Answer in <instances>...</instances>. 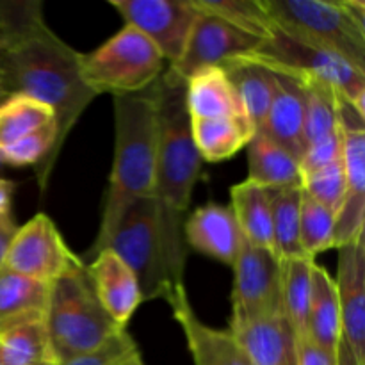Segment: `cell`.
I'll return each instance as SVG.
<instances>
[{
    "instance_id": "31",
    "label": "cell",
    "mask_w": 365,
    "mask_h": 365,
    "mask_svg": "<svg viewBox=\"0 0 365 365\" xmlns=\"http://www.w3.org/2000/svg\"><path fill=\"white\" fill-rule=\"evenodd\" d=\"M46 125H56L53 110L48 106L31 96L11 95L0 103V148Z\"/></svg>"
},
{
    "instance_id": "19",
    "label": "cell",
    "mask_w": 365,
    "mask_h": 365,
    "mask_svg": "<svg viewBox=\"0 0 365 365\" xmlns=\"http://www.w3.org/2000/svg\"><path fill=\"white\" fill-rule=\"evenodd\" d=\"M187 248L234 266L242 245V235L230 207L207 203L198 207L184 223Z\"/></svg>"
},
{
    "instance_id": "1",
    "label": "cell",
    "mask_w": 365,
    "mask_h": 365,
    "mask_svg": "<svg viewBox=\"0 0 365 365\" xmlns=\"http://www.w3.org/2000/svg\"><path fill=\"white\" fill-rule=\"evenodd\" d=\"M0 75L11 95L31 96L53 110L56 145L36 171L39 189L45 192L71 128L98 95L82 81L81 52L64 43L43 16L4 45Z\"/></svg>"
},
{
    "instance_id": "44",
    "label": "cell",
    "mask_w": 365,
    "mask_h": 365,
    "mask_svg": "<svg viewBox=\"0 0 365 365\" xmlns=\"http://www.w3.org/2000/svg\"><path fill=\"white\" fill-rule=\"evenodd\" d=\"M2 52H4V45H2V32H0V57H2Z\"/></svg>"
},
{
    "instance_id": "3",
    "label": "cell",
    "mask_w": 365,
    "mask_h": 365,
    "mask_svg": "<svg viewBox=\"0 0 365 365\" xmlns=\"http://www.w3.org/2000/svg\"><path fill=\"white\" fill-rule=\"evenodd\" d=\"M114 98V163L98 234L89 255L107 248L114 228L134 202L153 198L159 157V107L152 88Z\"/></svg>"
},
{
    "instance_id": "7",
    "label": "cell",
    "mask_w": 365,
    "mask_h": 365,
    "mask_svg": "<svg viewBox=\"0 0 365 365\" xmlns=\"http://www.w3.org/2000/svg\"><path fill=\"white\" fill-rule=\"evenodd\" d=\"M253 59L331 86L365 118V73L341 56L285 34L277 27L269 39L250 53Z\"/></svg>"
},
{
    "instance_id": "30",
    "label": "cell",
    "mask_w": 365,
    "mask_h": 365,
    "mask_svg": "<svg viewBox=\"0 0 365 365\" xmlns=\"http://www.w3.org/2000/svg\"><path fill=\"white\" fill-rule=\"evenodd\" d=\"M302 187L271 191V214H273V253L280 260L299 259L305 255L299 242V209Z\"/></svg>"
},
{
    "instance_id": "27",
    "label": "cell",
    "mask_w": 365,
    "mask_h": 365,
    "mask_svg": "<svg viewBox=\"0 0 365 365\" xmlns=\"http://www.w3.org/2000/svg\"><path fill=\"white\" fill-rule=\"evenodd\" d=\"M314 264L316 259L312 257L280 260L282 310L291 327L294 341L309 339V307Z\"/></svg>"
},
{
    "instance_id": "24",
    "label": "cell",
    "mask_w": 365,
    "mask_h": 365,
    "mask_svg": "<svg viewBox=\"0 0 365 365\" xmlns=\"http://www.w3.org/2000/svg\"><path fill=\"white\" fill-rule=\"evenodd\" d=\"M248 166V180L271 191L303 185V175L298 160L262 130H257L250 141Z\"/></svg>"
},
{
    "instance_id": "11",
    "label": "cell",
    "mask_w": 365,
    "mask_h": 365,
    "mask_svg": "<svg viewBox=\"0 0 365 365\" xmlns=\"http://www.w3.org/2000/svg\"><path fill=\"white\" fill-rule=\"evenodd\" d=\"M230 319H260L284 314L280 289V259L242 239L234 262Z\"/></svg>"
},
{
    "instance_id": "15",
    "label": "cell",
    "mask_w": 365,
    "mask_h": 365,
    "mask_svg": "<svg viewBox=\"0 0 365 365\" xmlns=\"http://www.w3.org/2000/svg\"><path fill=\"white\" fill-rule=\"evenodd\" d=\"M175 321L180 324L195 365H253L228 330L207 327L192 310L184 284L166 298Z\"/></svg>"
},
{
    "instance_id": "12",
    "label": "cell",
    "mask_w": 365,
    "mask_h": 365,
    "mask_svg": "<svg viewBox=\"0 0 365 365\" xmlns=\"http://www.w3.org/2000/svg\"><path fill=\"white\" fill-rule=\"evenodd\" d=\"M127 25L150 39L168 66L184 53L198 11L191 0H109Z\"/></svg>"
},
{
    "instance_id": "6",
    "label": "cell",
    "mask_w": 365,
    "mask_h": 365,
    "mask_svg": "<svg viewBox=\"0 0 365 365\" xmlns=\"http://www.w3.org/2000/svg\"><path fill=\"white\" fill-rule=\"evenodd\" d=\"M274 25L285 34L334 52L365 73V27L342 0H262Z\"/></svg>"
},
{
    "instance_id": "4",
    "label": "cell",
    "mask_w": 365,
    "mask_h": 365,
    "mask_svg": "<svg viewBox=\"0 0 365 365\" xmlns=\"http://www.w3.org/2000/svg\"><path fill=\"white\" fill-rule=\"evenodd\" d=\"M45 324L59 365L96 351L127 330L100 305L86 262L52 282Z\"/></svg>"
},
{
    "instance_id": "20",
    "label": "cell",
    "mask_w": 365,
    "mask_h": 365,
    "mask_svg": "<svg viewBox=\"0 0 365 365\" xmlns=\"http://www.w3.org/2000/svg\"><path fill=\"white\" fill-rule=\"evenodd\" d=\"M185 106L191 120L246 116L234 86L220 66L203 68L185 81Z\"/></svg>"
},
{
    "instance_id": "10",
    "label": "cell",
    "mask_w": 365,
    "mask_h": 365,
    "mask_svg": "<svg viewBox=\"0 0 365 365\" xmlns=\"http://www.w3.org/2000/svg\"><path fill=\"white\" fill-rule=\"evenodd\" d=\"M339 128L342 135V164L346 196L335 216L334 248L351 245L365 228V125L355 107L339 96Z\"/></svg>"
},
{
    "instance_id": "16",
    "label": "cell",
    "mask_w": 365,
    "mask_h": 365,
    "mask_svg": "<svg viewBox=\"0 0 365 365\" xmlns=\"http://www.w3.org/2000/svg\"><path fill=\"white\" fill-rule=\"evenodd\" d=\"M269 68L274 71L277 86L262 132L299 163L305 152V86L298 75Z\"/></svg>"
},
{
    "instance_id": "45",
    "label": "cell",
    "mask_w": 365,
    "mask_h": 365,
    "mask_svg": "<svg viewBox=\"0 0 365 365\" xmlns=\"http://www.w3.org/2000/svg\"><path fill=\"white\" fill-rule=\"evenodd\" d=\"M4 164V160H2V152H0V166H2Z\"/></svg>"
},
{
    "instance_id": "42",
    "label": "cell",
    "mask_w": 365,
    "mask_h": 365,
    "mask_svg": "<svg viewBox=\"0 0 365 365\" xmlns=\"http://www.w3.org/2000/svg\"><path fill=\"white\" fill-rule=\"evenodd\" d=\"M116 365H145L141 359V353H139V349H135V351H132L130 355L125 356L121 362H118Z\"/></svg>"
},
{
    "instance_id": "17",
    "label": "cell",
    "mask_w": 365,
    "mask_h": 365,
    "mask_svg": "<svg viewBox=\"0 0 365 365\" xmlns=\"http://www.w3.org/2000/svg\"><path fill=\"white\" fill-rule=\"evenodd\" d=\"M86 267L100 305L113 317L114 323L127 328L130 317L143 303L135 274L109 248L96 253L91 264H86Z\"/></svg>"
},
{
    "instance_id": "18",
    "label": "cell",
    "mask_w": 365,
    "mask_h": 365,
    "mask_svg": "<svg viewBox=\"0 0 365 365\" xmlns=\"http://www.w3.org/2000/svg\"><path fill=\"white\" fill-rule=\"evenodd\" d=\"M228 334L253 365H296L294 335L284 314L230 319Z\"/></svg>"
},
{
    "instance_id": "22",
    "label": "cell",
    "mask_w": 365,
    "mask_h": 365,
    "mask_svg": "<svg viewBox=\"0 0 365 365\" xmlns=\"http://www.w3.org/2000/svg\"><path fill=\"white\" fill-rule=\"evenodd\" d=\"M309 339L337 364L341 346V310L337 285L319 264L312 269V292L309 307Z\"/></svg>"
},
{
    "instance_id": "40",
    "label": "cell",
    "mask_w": 365,
    "mask_h": 365,
    "mask_svg": "<svg viewBox=\"0 0 365 365\" xmlns=\"http://www.w3.org/2000/svg\"><path fill=\"white\" fill-rule=\"evenodd\" d=\"M16 225H2L0 227V269L4 267V260H6L7 250H9L11 241H13L14 234H16Z\"/></svg>"
},
{
    "instance_id": "36",
    "label": "cell",
    "mask_w": 365,
    "mask_h": 365,
    "mask_svg": "<svg viewBox=\"0 0 365 365\" xmlns=\"http://www.w3.org/2000/svg\"><path fill=\"white\" fill-rule=\"evenodd\" d=\"M342 157V135L341 128L334 134L321 138L319 141H314L307 145L305 152H303L302 159H299V170L302 175L314 173V171L321 170V168L328 166V164L335 163Z\"/></svg>"
},
{
    "instance_id": "33",
    "label": "cell",
    "mask_w": 365,
    "mask_h": 365,
    "mask_svg": "<svg viewBox=\"0 0 365 365\" xmlns=\"http://www.w3.org/2000/svg\"><path fill=\"white\" fill-rule=\"evenodd\" d=\"M334 237L335 214L303 191L299 209V242L305 255L316 259L317 253L334 248Z\"/></svg>"
},
{
    "instance_id": "9",
    "label": "cell",
    "mask_w": 365,
    "mask_h": 365,
    "mask_svg": "<svg viewBox=\"0 0 365 365\" xmlns=\"http://www.w3.org/2000/svg\"><path fill=\"white\" fill-rule=\"evenodd\" d=\"M82 264L84 260L68 248L56 223L43 212L16 228L4 260L6 269L45 284H52Z\"/></svg>"
},
{
    "instance_id": "43",
    "label": "cell",
    "mask_w": 365,
    "mask_h": 365,
    "mask_svg": "<svg viewBox=\"0 0 365 365\" xmlns=\"http://www.w3.org/2000/svg\"><path fill=\"white\" fill-rule=\"evenodd\" d=\"M11 96V93H9V89H7V86H6V82H4V78H2V75H0V103L4 102V100H7Z\"/></svg>"
},
{
    "instance_id": "46",
    "label": "cell",
    "mask_w": 365,
    "mask_h": 365,
    "mask_svg": "<svg viewBox=\"0 0 365 365\" xmlns=\"http://www.w3.org/2000/svg\"><path fill=\"white\" fill-rule=\"evenodd\" d=\"M0 365H4V364H2V359H0Z\"/></svg>"
},
{
    "instance_id": "5",
    "label": "cell",
    "mask_w": 365,
    "mask_h": 365,
    "mask_svg": "<svg viewBox=\"0 0 365 365\" xmlns=\"http://www.w3.org/2000/svg\"><path fill=\"white\" fill-rule=\"evenodd\" d=\"M166 61L141 32L125 25L89 53H81L82 81L96 93L113 96L146 91L164 73Z\"/></svg>"
},
{
    "instance_id": "26",
    "label": "cell",
    "mask_w": 365,
    "mask_h": 365,
    "mask_svg": "<svg viewBox=\"0 0 365 365\" xmlns=\"http://www.w3.org/2000/svg\"><path fill=\"white\" fill-rule=\"evenodd\" d=\"M50 285L0 269V334L24 321L43 317L50 298Z\"/></svg>"
},
{
    "instance_id": "38",
    "label": "cell",
    "mask_w": 365,
    "mask_h": 365,
    "mask_svg": "<svg viewBox=\"0 0 365 365\" xmlns=\"http://www.w3.org/2000/svg\"><path fill=\"white\" fill-rule=\"evenodd\" d=\"M296 365H337L324 351H321L310 339L294 341Z\"/></svg>"
},
{
    "instance_id": "35",
    "label": "cell",
    "mask_w": 365,
    "mask_h": 365,
    "mask_svg": "<svg viewBox=\"0 0 365 365\" xmlns=\"http://www.w3.org/2000/svg\"><path fill=\"white\" fill-rule=\"evenodd\" d=\"M57 130L56 125H46L39 130L31 132L21 139L14 141L13 145L0 148L4 163L11 166H27V164H36L38 166L56 145Z\"/></svg>"
},
{
    "instance_id": "32",
    "label": "cell",
    "mask_w": 365,
    "mask_h": 365,
    "mask_svg": "<svg viewBox=\"0 0 365 365\" xmlns=\"http://www.w3.org/2000/svg\"><path fill=\"white\" fill-rule=\"evenodd\" d=\"M296 75V73H294ZM305 86V148L339 130V93L316 78L298 75Z\"/></svg>"
},
{
    "instance_id": "37",
    "label": "cell",
    "mask_w": 365,
    "mask_h": 365,
    "mask_svg": "<svg viewBox=\"0 0 365 365\" xmlns=\"http://www.w3.org/2000/svg\"><path fill=\"white\" fill-rule=\"evenodd\" d=\"M138 344L134 342V339L130 337L127 330L121 331L120 335H116L114 339H110L106 346H102L96 351L88 353L84 356H78V359L70 360V362L63 365H116L118 362L125 359L127 355H130L132 351H135Z\"/></svg>"
},
{
    "instance_id": "23",
    "label": "cell",
    "mask_w": 365,
    "mask_h": 365,
    "mask_svg": "<svg viewBox=\"0 0 365 365\" xmlns=\"http://www.w3.org/2000/svg\"><path fill=\"white\" fill-rule=\"evenodd\" d=\"M228 207L237 221L242 239L257 248L273 252L271 189L246 178L245 182L232 185Z\"/></svg>"
},
{
    "instance_id": "14",
    "label": "cell",
    "mask_w": 365,
    "mask_h": 365,
    "mask_svg": "<svg viewBox=\"0 0 365 365\" xmlns=\"http://www.w3.org/2000/svg\"><path fill=\"white\" fill-rule=\"evenodd\" d=\"M260 45V39L237 31L212 14L198 11L184 53L177 64L166 66V70L185 82L192 73L203 68L221 66L235 57L248 56Z\"/></svg>"
},
{
    "instance_id": "2",
    "label": "cell",
    "mask_w": 365,
    "mask_h": 365,
    "mask_svg": "<svg viewBox=\"0 0 365 365\" xmlns=\"http://www.w3.org/2000/svg\"><path fill=\"white\" fill-rule=\"evenodd\" d=\"M150 88L159 107V157L153 200L159 217L164 267L171 289H175L184 284L189 250L184 239V216L202 171V157L191 138L185 82L164 70Z\"/></svg>"
},
{
    "instance_id": "28",
    "label": "cell",
    "mask_w": 365,
    "mask_h": 365,
    "mask_svg": "<svg viewBox=\"0 0 365 365\" xmlns=\"http://www.w3.org/2000/svg\"><path fill=\"white\" fill-rule=\"evenodd\" d=\"M4 365H59L50 344L45 316L24 321L0 334Z\"/></svg>"
},
{
    "instance_id": "41",
    "label": "cell",
    "mask_w": 365,
    "mask_h": 365,
    "mask_svg": "<svg viewBox=\"0 0 365 365\" xmlns=\"http://www.w3.org/2000/svg\"><path fill=\"white\" fill-rule=\"evenodd\" d=\"M342 4H344L349 16H351L356 24L365 27V2H362V0H342Z\"/></svg>"
},
{
    "instance_id": "13",
    "label": "cell",
    "mask_w": 365,
    "mask_h": 365,
    "mask_svg": "<svg viewBox=\"0 0 365 365\" xmlns=\"http://www.w3.org/2000/svg\"><path fill=\"white\" fill-rule=\"evenodd\" d=\"M337 296L341 310V346L337 365H365V237L341 246Z\"/></svg>"
},
{
    "instance_id": "34",
    "label": "cell",
    "mask_w": 365,
    "mask_h": 365,
    "mask_svg": "<svg viewBox=\"0 0 365 365\" xmlns=\"http://www.w3.org/2000/svg\"><path fill=\"white\" fill-rule=\"evenodd\" d=\"M302 189L310 198L330 209L337 216L346 196V173L342 157L314 173L305 175Z\"/></svg>"
},
{
    "instance_id": "39",
    "label": "cell",
    "mask_w": 365,
    "mask_h": 365,
    "mask_svg": "<svg viewBox=\"0 0 365 365\" xmlns=\"http://www.w3.org/2000/svg\"><path fill=\"white\" fill-rule=\"evenodd\" d=\"M13 191H14L13 182L6 180V178H0V227H2V225L14 223L13 217H11Z\"/></svg>"
},
{
    "instance_id": "8",
    "label": "cell",
    "mask_w": 365,
    "mask_h": 365,
    "mask_svg": "<svg viewBox=\"0 0 365 365\" xmlns=\"http://www.w3.org/2000/svg\"><path fill=\"white\" fill-rule=\"evenodd\" d=\"M107 248L135 274L143 302L166 299L171 294L173 289L164 267L155 200L143 198L132 203L114 228Z\"/></svg>"
},
{
    "instance_id": "29",
    "label": "cell",
    "mask_w": 365,
    "mask_h": 365,
    "mask_svg": "<svg viewBox=\"0 0 365 365\" xmlns=\"http://www.w3.org/2000/svg\"><path fill=\"white\" fill-rule=\"evenodd\" d=\"M202 13L220 18L225 24L253 38L266 41L277 31L262 0H191Z\"/></svg>"
},
{
    "instance_id": "21",
    "label": "cell",
    "mask_w": 365,
    "mask_h": 365,
    "mask_svg": "<svg viewBox=\"0 0 365 365\" xmlns=\"http://www.w3.org/2000/svg\"><path fill=\"white\" fill-rule=\"evenodd\" d=\"M234 86L246 116L255 130H262L274 95V71L252 56H241L221 64Z\"/></svg>"
},
{
    "instance_id": "25",
    "label": "cell",
    "mask_w": 365,
    "mask_h": 365,
    "mask_svg": "<svg viewBox=\"0 0 365 365\" xmlns=\"http://www.w3.org/2000/svg\"><path fill=\"white\" fill-rule=\"evenodd\" d=\"M191 120V118H189ZM255 127L246 116L191 120V138L202 160L221 163L250 145Z\"/></svg>"
}]
</instances>
